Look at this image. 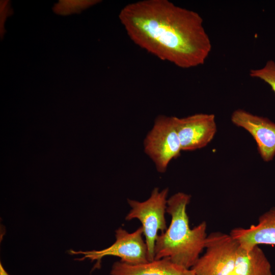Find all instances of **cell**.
Listing matches in <instances>:
<instances>
[{"instance_id": "cell-4", "label": "cell", "mask_w": 275, "mask_h": 275, "mask_svg": "<svg viewBox=\"0 0 275 275\" xmlns=\"http://www.w3.org/2000/svg\"><path fill=\"white\" fill-rule=\"evenodd\" d=\"M238 247L230 234L212 232L207 236L205 253L190 269L195 275H229L234 270Z\"/></svg>"}, {"instance_id": "cell-8", "label": "cell", "mask_w": 275, "mask_h": 275, "mask_svg": "<svg viewBox=\"0 0 275 275\" xmlns=\"http://www.w3.org/2000/svg\"><path fill=\"white\" fill-rule=\"evenodd\" d=\"M231 121L248 131L255 140L258 152L264 161L275 155V123L267 118L238 109L232 114Z\"/></svg>"}, {"instance_id": "cell-9", "label": "cell", "mask_w": 275, "mask_h": 275, "mask_svg": "<svg viewBox=\"0 0 275 275\" xmlns=\"http://www.w3.org/2000/svg\"><path fill=\"white\" fill-rule=\"evenodd\" d=\"M230 235L245 250L259 244L275 245V207L261 214L257 225L235 228Z\"/></svg>"}, {"instance_id": "cell-10", "label": "cell", "mask_w": 275, "mask_h": 275, "mask_svg": "<svg viewBox=\"0 0 275 275\" xmlns=\"http://www.w3.org/2000/svg\"><path fill=\"white\" fill-rule=\"evenodd\" d=\"M111 275H195L186 269L172 262L168 258L154 260L146 263L131 265L121 261L114 263Z\"/></svg>"}, {"instance_id": "cell-5", "label": "cell", "mask_w": 275, "mask_h": 275, "mask_svg": "<svg viewBox=\"0 0 275 275\" xmlns=\"http://www.w3.org/2000/svg\"><path fill=\"white\" fill-rule=\"evenodd\" d=\"M144 147L157 171L164 173L171 161L179 157L182 151L173 117L160 115L156 118L144 140Z\"/></svg>"}, {"instance_id": "cell-2", "label": "cell", "mask_w": 275, "mask_h": 275, "mask_svg": "<svg viewBox=\"0 0 275 275\" xmlns=\"http://www.w3.org/2000/svg\"><path fill=\"white\" fill-rule=\"evenodd\" d=\"M190 196L182 192L167 201L166 212L171 216L167 230L158 235L155 245L154 260L169 258L173 263L190 269L205 249L207 224L203 222L191 229L186 212Z\"/></svg>"}, {"instance_id": "cell-7", "label": "cell", "mask_w": 275, "mask_h": 275, "mask_svg": "<svg viewBox=\"0 0 275 275\" xmlns=\"http://www.w3.org/2000/svg\"><path fill=\"white\" fill-rule=\"evenodd\" d=\"M173 118L183 151H193L205 147L216 133V125L213 114L200 113Z\"/></svg>"}, {"instance_id": "cell-12", "label": "cell", "mask_w": 275, "mask_h": 275, "mask_svg": "<svg viewBox=\"0 0 275 275\" xmlns=\"http://www.w3.org/2000/svg\"><path fill=\"white\" fill-rule=\"evenodd\" d=\"M250 75L253 78L261 79L271 87L275 94V62L268 60L265 65L259 69H252Z\"/></svg>"}, {"instance_id": "cell-1", "label": "cell", "mask_w": 275, "mask_h": 275, "mask_svg": "<svg viewBox=\"0 0 275 275\" xmlns=\"http://www.w3.org/2000/svg\"><path fill=\"white\" fill-rule=\"evenodd\" d=\"M119 19L134 44L181 68L203 65L211 49L202 17L168 0L128 4Z\"/></svg>"}, {"instance_id": "cell-6", "label": "cell", "mask_w": 275, "mask_h": 275, "mask_svg": "<svg viewBox=\"0 0 275 275\" xmlns=\"http://www.w3.org/2000/svg\"><path fill=\"white\" fill-rule=\"evenodd\" d=\"M143 229L140 227L134 232L129 233L122 228L116 231V241L107 248L90 251L70 250L71 254H81L83 257L79 260L89 259L96 260L99 263L101 259L107 256L118 257L122 262L138 265L149 262L147 246L143 240Z\"/></svg>"}, {"instance_id": "cell-3", "label": "cell", "mask_w": 275, "mask_h": 275, "mask_svg": "<svg viewBox=\"0 0 275 275\" xmlns=\"http://www.w3.org/2000/svg\"><path fill=\"white\" fill-rule=\"evenodd\" d=\"M168 192V188L159 191L158 187H155L150 197L145 201L127 200L131 209L125 219H138L141 222L149 262L154 260L155 245L158 232L161 231L162 233L167 229L165 213Z\"/></svg>"}, {"instance_id": "cell-13", "label": "cell", "mask_w": 275, "mask_h": 275, "mask_svg": "<svg viewBox=\"0 0 275 275\" xmlns=\"http://www.w3.org/2000/svg\"><path fill=\"white\" fill-rule=\"evenodd\" d=\"M0 275H9L4 268L2 263H0Z\"/></svg>"}, {"instance_id": "cell-11", "label": "cell", "mask_w": 275, "mask_h": 275, "mask_svg": "<svg viewBox=\"0 0 275 275\" xmlns=\"http://www.w3.org/2000/svg\"><path fill=\"white\" fill-rule=\"evenodd\" d=\"M233 271L238 275H272L270 263L259 245L245 250L239 245Z\"/></svg>"}]
</instances>
